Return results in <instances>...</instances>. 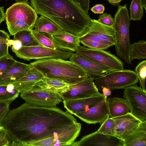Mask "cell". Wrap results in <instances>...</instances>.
I'll return each mask as SVG.
<instances>
[{"mask_svg": "<svg viewBox=\"0 0 146 146\" xmlns=\"http://www.w3.org/2000/svg\"><path fill=\"white\" fill-rule=\"evenodd\" d=\"M123 141L124 146H146V120L142 121Z\"/></svg>", "mask_w": 146, "mask_h": 146, "instance_id": "21", "label": "cell"}, {"mask_svg": "<svg viewBox=\"0 0 146 146\" xmlns=\"http://www.w3.org/2000/svg\"><path fill=\"white\" fill-rule=\"evenodd\" d=\"M12 140L3 126L0 125V146H11Z\"/></svg>", "mask_w": 146, "mask_h": 146, "instance_id": "34", "label": "cell"}, {"mask_svg": "<svg viewBox=\"0 0 146 146\" xmlns=\"http://www.w3.org/2000/svg\"><path fill=\"white\" fill-rule=\"evenodd\" d=\"M10 35L4 30L0 29V58L9 54L8 42Z\"/></svg>", "mask_w": 146, "mask_h": 146, "instance_id": "29", "label": "cell"}, {"mask_svg": "<svg viewBox=\"0 0 146 146\" xmlns=\"http://www.w3.org/2000/svg\"><path fill=\"white\" fill-rule=\"evenodd\" d=\"M114 126V122L113 118L109 117L101 123V126L97 131L103 134L113 136Z\"/></svg>", "mask_w": 146, "mask_h": 146, "instance_id": "31", "label": "cell"}, {"mask_svg": "<svg viewBox=\"0 0 146 146\" xmlns=\"http://www.w3.org/2000/svg\"><path fill=\"white\" fill-rule=\"evenodd\" d=\"M44 76L56 79L69 84L79 82L89 77L76 63L61 59L36 60L29 64Z\"/></svg>", "mask_w": 146, "mask_h": 146, "instance_id": "3", "label": "cell"}, {"mask_svg": "<svg viewBox=\"0 0 146 146\" xmlns=\"http://www.w3.org/2000/svg\"><path fill=\"white\" fill-rule=\"evenodd\" d=\"M9 46L12 45L11 49L12 51L14 52L20 49L22 46L21 42L18 40L9 39L8 42Z\"/></svg>", "mask_w": 146, "mask_h": 146, "instance_id": "38", "label": "cell"}, {"mask_svg": "<svg viewBox=\"0 0 146 146\" xmlns=\"http://www.w3.org/2000/svg\"><path fill=\"white\" fill-rule=\"evenodd\" d=\"M73 52L70 50L62 47L54 49L40 45L22 46L14 52L18 57L29 61L31 60L53 58L67 60Z\"/></svg>", "mask_w": 146, "mask_h": 146, "instance_id": "7", "label": "cell"}, {"mask_svg": "<svg viewBox=\"0 0 146 146\" xmlns=\"http://www.w3.org/2000/svg\"><path fill=\"white\" fill-rule=\"evenodd\" d=\"M105 8L104 6L101 4H96L91 9V10L95 14H103Z\"/></svg>", "mask_w": 146, "mask_h": 146, "instance_id": "39", "label": "cell"}, {"mask_svg": "<svg viewBox=\"0 0 146 146\" xmlns=\"http://www.w3.org/2000/svg\"><path fill=\"white\" fill-rule=\"evenodd\" d=\"M5 17L10 34L25 30H31L38 18L34 9L29 4L16 2L6 9Z\"/></svg>", "mask_w": 146, "mask_h": 146, "instance_id": "5", "label": "cell"}, {"mask_svg": "<svg viewBox=\"0 0 146 146\" xmlns=\"http://www.w3.org/2000/svg\"><path fill=\"white\" fill-rule=\"evenodd\" d=\"M5 20V13L4 12V7H0V24Z\"/></svg>", "mask_w": 146, "mask_h": 146, "instance_id": "40", "label": "cell"}, {"mask_svg": "<svg viewBox=\"0 0 146 146\" xmlns=\"http://www.w3.org/2000/svg\"><path fill=\"white\" fill-rule=\"evenodd\" d=\"M106 97L100 95L83 98L63 100L64 108L71 114L75 115L88 110Z\"/></svg>", "mask_w": 146, "mask_h": 146, "instance_id": "15", "label": "cell"}, {"mask_svg": "<svg viewBox=\"0 0 146 146\" xmlns=\"http://www.w3.org/2000/svg\"><path fill=\"white\" fill-rule=\"evenodd\" d=\"M143 7L146 10V0H139Z\"/></svg>", "mask_w": 146, "mask_h": 146, "instance_id": "43", "label": "cell"}, {"mask_svg": "<svg viewBox=\"0 0 146 146\" xmlns=\"http://www.w3.org/2000/svg\"><path fill=\"white\" fill-rule=\"evenodd\" d=\"M51 37L60 47L76 52L80 45L79 37L68 32L61 30L51 34Z\"/></svg>", "mask_w": 146, "mask_h": 146, "instance_id": "20", "label": "cell"}, {"mask_svg": "<svg viewBox=\"0 0 146 146\" xmlns=\"http://www.w3.org/2000/svg\"><path fill=\"white\" fill-rule=\"evenodd\" d=\"M31 30L52 34L62 30L52 21L44 16L40 15L36 19Z\"/></svg>", "mask_w": 146, "mask_h": 146, "instance_id": "23", "label": "cell"}, {"mask_svg": "<svg viewBox=\"0 0 146 146\" xmlns=\"http://www.w3.org/2000/svg\"><path fill=\"white\" fill-rule=\"evenodd\" d=\"M111 91L109 88L104 87L102 88L101 91H102V94H104L105 97L107 98L108 96H109L111 94Z\"/></svg>", "mask_w": 146, "mask_h": 146, "instance_id": "41", "label": "cell"}, {"mask_svg": "<svg viewBox=\"0 0 146 146\" xmlns=\"http://www.w3.org/2000/svg\"><path fill=\"white\" fill-rule=\"evenodd\" d=\"M1 125L7 131L13 146H31L51 137L57 146H73L81 128V124L67 111L27 102L9 110Z\"/></svg>", "mask_w": 146, "mask_h": 146, "instance_id": "1", "label": "cell"}, {"mask_svg": "<svg viewBox=\"0 0 146 146\" xmlns=\"http://www.w3.org/2000/svg\"><path fill=\"white\" fill-rule=\"evenodd\" d=\"M16 61L9 54L0 58V76Z\"/></svg>", "mask_w": 146, "mask_h": 146, "instance_id": "32", "label": "cell"}, {"mask_svg": "<svg viewBox=\"0 0 146 146\" xmlns=\"http://www.w3.org/2000/svg\"><path fill=\"white\" fill-rule=\"evenodd\" d=\"M29 0H28V1H29Z\"/></svg>", "mask_w": 146, "mask_h": 146, "instance_id": "45", "label": "cell"}, {"mask_svg": "<svg viewBox=\"0 0 146 146\" xmlns=\"http://www.w3.org/2000/svg\"><path fill=\"white\" fill-rule=\"evenodd\" d=\"M109 3L112 5L116 6L122 0H107Z\"/></svg>", "mask_w": 146, "mask_h": 146, "instance_id": "42", "label": "cell"}, {"mask_svg": "<svg viewBox=\"0 0 146 146\" xmlns=\"http://www.w3.org/2000/svg\"><path fill=\"white\" fill-rule=\"evenodd\" d=\"M107 102L110 117L113 118L130 112L129 105L125 98L116 97H109Z\"/></svg>", "mask_w": 146, "mask_h": 146, "instance_id": "22", "label": "cell"}, {"mask_svg": "<svg viewBox=\"0 0 146 146\" xmlns=\"http://www.w3.org/2000/svg\"><path fill=\"white\" fill-rule=\"evenodd\" d=\"M79 40L80 43L83 44L84 46L90 49L106 50L110 47L108 45L91 40L80 39Z\"/></svg>", "mask_w": 146, "mask_h": 146, "instance_id": "33", "label": "cell"}, {"mask_svg": "<svg viewBox=\"0 0 146 146\" xmlns=\"http://www.w3.org/2000/svg\"><path fill=\"white\" fill-rule=\"evenodd\" d=\"M105 98L88 110L74 115L83 121L89 124L102 123L110 117V113Z\"/></svg>", "mask_w": 146, "mask_h": 146, "instance_id": "14", "label": "cell"}, {"mask_svg": "<svg viewBox=\"0 0 146 146\" xmlns=\"http://www.w3.org/2000/svg\"><path fill=\"white\" fill-rule=\"evenodd\" d=\"M118 9L114 16L113 26L115 30L117 55L128 64H131L130 57L131 44L129 27L131 19L129 15L127 4H118Z\"/></svg>", "mask_w": 146, "mask_h": 146, "instance_id": "4", "label": "cell"}, {"mask_svg": "<svg viewBox=\"0 0 146 146\" xmlns=\"http://www.w3.org/2000/svg\"></svg>", "mask_w": 146, "mask_h": 146, "instance_id": "46", "label": "cell"}, {"mask_svg": "<svg viewBox=\"0 0 146 146\" xmlns=\"http://www.w3.org/2000/svg\"><path fill=\"white\" fill-rule=\"evenodd\" d=\"M30 3L37 14L79 37L87 32L92 23L88 13L70 0H30Z\"/></svg>", "mask_w": 146, "mask_h": 146, "instance_id": "2", "label": "cell"}, {"mask_svg": "<svg viewBox=\"0 0 146 146\" xmlns=\"http://www.w3.org/2000/svg\"><path fill=\"white\" fill-rule=\"evenodd\" d=\"M98 22L104 25L108 26H112L114 22V19L110 14L104 13L100 15L98 20Z\"/></svg>", "mask_w": 146, "mask_h": 146, "instance_id": "36", "label": "cell"}, {"mask_svg": "<svg viewBox=\"0 0 146 146\" xmlns=\"http://www.w3.org/2000/svg\"><path fill=\"white\" fill-rule=\"evenodd\" d=\"M142 88L146 92L145 81L146 76V60L141 62L137 66L135 71Z\"/></svg>", "mask_w": 146, "mask_h": 146, "instance_id": "30", "label": "cell"}, {"mask_svg": "<svg viewBox=\"0 0 146 146\" xmlns=\"http://www.w3.org/2000/svg\"><path fill=\"white\" fill-rule=\"evenodd\" d=\"M139 81L136 72L129 69L111 70L94 79L95 84L99 91L103 88L111 90L124 89L137 83Z\"/></svg>", "mask_w": 146, "mask_h": 146, "instance_id": "6", "label": "cell"}, {"mask_svg": "<svg viewBox=\"0 0 146 146\" xmlns=\"http://www.w3.org/2000/svg\"><path fill=\"white\" fill-rule=\"evenodd\" d=\"M19 93L12 84H0V102H12L17 98Z\"/></svg>", "mask_w": 146, "mask_h": 146, "instance_id": "26", "label": "cell"}, {"mask_svg": "<svg viewBox=\"0 0 146 146\" xmlns=\"http://www.w3.org/2000/svg\"><path fill=\"white\" fill-rule=\"evenodd\" d=\"M130 57L132 61L135 59H146V41L141 40L131 44Z\"/></svg>", "mask_w": 146, "mask_h": 146, "instance_id": "25", "label": "cell"}, {"mask_svg": "<svg viewBox=\"0 0 146 146\" xmlns=\"http://www.w3.org/2000/svg\"><path fill=\"white\" fill-rule=\"evenodd\" d=\"M75 52L83 57L107 67L112 70L124 69L122 61L111 54L110 51L90 49L80 45Z\"/></svg>", "mask_w": 146, "mask_h": 146, "instance_id": "9", "label": "cell"}, {"mask_svg": "<svg viewBox=\"0 0 146 146\" xmlns=\"http://www.w3.org/2000/svg\"><path fill=\"white\" fill-rule=\"evenodd\" d=\"M124 146V141L113 135L103 134L97 131L85 135L74 142V146Z\"/></svg>", "mask_w": 146, "mask_h": 146, "instance_id": "13", "label": "cell"}, {"mask_svg": "<svg viewBox=\"0 0 146 146\" xmlns=\"http://www.w3.org/2000/svg\"><path fill=\"white\" fill-rule=\"evenodd\" d=\"M86 33L98 37L110 47L115 44V30L113 26L104 25L97 20L92 19L91 23Z\"/></svg>", "mask_w": 146, "mask_h": 146, "instance_id": "17", "label": "cell"}, {"mask_svg": "<svg viewBox=\"0 0 146 146\" xmlns=\"http://www.w3.org/2000/svg\"><path fill=\"white\" fill-rule=\"evenodd\" d=\"M44 77L41 72L31 67L25 76L12 84L21 93L31 89L37 82L42 80Z\"/></svg>", "mask_w": 146, "mask_h": 146, "instance_id": "19", "label": "cell"}, {"mask_svg": "<svg viewBox=\"0 0 146 146\" xmlns=\"http://www.w3.org/2000/svg\"><path fill=\"white\" fill-rule=\"evenodd\" d=\"M11 102H0V125L9 111V106Z\"/></svg>", "mask_w": 146, "mask_h": 146, "instance_id": "35", "label": "cell"}, {"mask_svg": "<svg viewBox=\"0 0 146 146\" xmlns=\"http://www.w3.org/2000/svg\"><path fill=\"white\" fill-rule=\"evenodd\" d=\"M78 5L83 10L88 13L90 0H70Z\"/></svg>", "mask_w": 146, "mask_h": 146, "instance_id": "37", "label": "cell"}, {"mask_svg": "<svg viewBox=\"0 0 146 146\" xmlns=\"http://www.w3.org/2000/svg\"><path fill=\"white\" fill-rule=\"evenodd\" d=\"M13 36V40L20 41L22 46L41 45L33 34L31 30H25L19 31Z\"/></svg>", "mask_w": 146, "mask_h": 146, "instance_id": "24", "label": "cell"}, {"mask_svg": "<svg viewBox=\"0 0 146 146\" xmlns=\"http://www.w3.org/2000/svg\"><path fill=\"white\" fill-rule=\"evenodd\" d=\"M112 118L114 122L113 136L123 141L142 121L130 112Z\"/></svg>", "mask_w": 146, "mask_h": 146, "instance_id": "12", "label": "cell"}, {"mask_svg": "<svg viewBox=\"0 0 146 146\" xmlns=\"http://www.w3.org/2000/svg\"><path fill=\"white\" fill-rule=\"evenodd\" d=\"M82 68L89 77L94 79L101 76L111 70L110 68L86 59L73 53L69 58Z\"/></svg>", "mask_w": 146, "mask_h": 146, "instance_id": "16", "label": "cell"}, {"mask_svg": "<svg viewBox=\"0 0 146 146\" xmlns=\"http://www.w3.org/2000/svg\"><path fill=\"white\" fill-rule=\"evenodd\" d=\"M123 97L130 112L141 121L146 120V92L136 84L125 87Z\"/></svg>", "mask_w": 146, "mask_h": 146, "instance_id": "10", "label": "cell"}, {"mask_svg": "<svg viewBox=\"0 0 146 146\" xmlns=\"http://www.w3.org/2000/svg\"><path fill=\"white\" fill-rule=\"evenodd\" d=\"M15 2L18 3H25L29 4L28 0H16Z\"/></svg>", "mask_w": 146, "mask_h": 146, "instance_id": "44", "label": "cell"}, {"mask_svg": "<svg viewBox=\"0 0 146 146\" xmlns=\"http://www.w3.org/2000/svg\"><path fill=\"white\" fill-rule=\"evenodd\" d=\"M32 31L37 40L41 45L54 49L61 47L53 40L51 34L42 32Z\"/></svg>", "mask_w": 146, "mask_h": 146, "instance_id": "27", "label": "cell"}, {"mask_svg": "<svg viewBox=\"0 0 146 146\" xmlns=\"http://www.w3.org/2000/svg\"><path fill=\"white\" fill-rule=\"evenodd\" d=\"M21 97L31 104L49 107H56L62 100L58 93L40 86L37 82L30 90L21 93Z\"/></svg>", "mask_w": 146, "mask_h": 146, "instance_id": "8", "label": "cell"}, {"mask_svg": "<svg viewBox=\"0 0 146 146\" xmlns=\"http://www.w3.org/2000/svg\"><path fill=\"white\" fill-rule=\"evenodd\" d=\"M58 93L63 100L87 98L102 94L98 89L94 79L90 77L77 83L69 84Z\"/></svg>", "mask_w": 146, "mask_h": 146, "instance_id": "11", "label": "cell"}, {"mask_svg": "<svg viewBox=\"0 0 146 146\" xmlns=\"http://www.w3.org/2000/svg\"><path fill=\"white\" fill-rule=\"evenodd\" d=\"M31 68L30 64L16 61L0 76V84H12L23 77Z\"/></svg>", "mask_w": 146, "mask_h": 146, "instance_id": "18", "label": "cell"}, {"mask_svg": "<svg viewBox=\"0 0 146 146\" xmlns=\"http://www.w3.org/2000/svg\"><path fill=\"white\" fill-rule=\"evenodd\" d=\"M143 7L139 0H132L129 7L130 19L141 20L143 14Z\"/></svg>", "mask_w": 146, "mask_h": 146, "instance_id": "28", "label": "cell"}]
</instances>
